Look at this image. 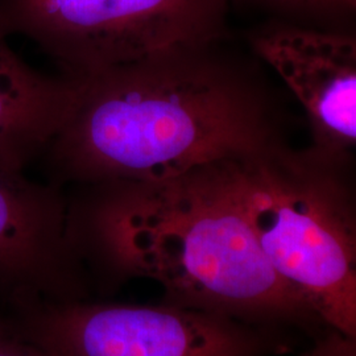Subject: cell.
Returning a JSON list of instances; mask_svg holds the SVG:
<instances>
[{"label": "cell", "instance_id": "1", "mask_svg": "<svg viewBox=\"0 0 356 356\" xmlns=\"http://www.w3.org/2000/svg\"><path fill=\"white\" fill-rule=\"evenodd\" d=\"M219 42L79 78L73 113L38 159L51 184L165 181L284 141L267 91Z\"/></svg>", "mask_w": 356, "mask_h": 356}, {"label": "cell", "instance_id": "2", "mask_svg": "<svg viewBox=\"0 0 356 356\" xmlns=\"http://www.w3.org/2000/svg\"><path fill=\"white\" fill-rule=\"evenodd\" d=\"M238 161L157 182L89 184L83 225L114 267L157 281L169 304L239 321L321 325L263 254L241 200Z\"/></svg>", "mask_w": 356, "mask_h": 356}, {"label": "cell", "instance_id": "3", "mask_svg": "<svg viewBox=\"0 0 356 356\" xmlns=\"http://www.w3.org/2000/svg\"><path fill=\"white\" fill-rule=\"evenodd\" d=\"M353 163L284 140L239 160L238 185L270 267L323 325L356 338Z\"/></svg>", "mask_w": 356, "mask_h": 356}, {"label": "cell", "instance_id": "4", "mask_svg": "<svg viewBox=\"0 0 356 356\" xmlns=\"http://www.w3.org/2000/svg\"><path fill=\"white\" fill-rule=\"evenodd\" d=\"M229 0H0V31L22 35L83 78L181 45L219 42Z\"/></svg>", "mask_w": 356, "mask_h": 356}, {"label": "cell", "instance_id": "5", "mask_svg": "<svg viewBox=\"0 0 356 356\" xmlns=\"http://www.w3.org/2000/svg\"><path fill=\"white\" fill-rule=\"evenodd\" d=\"M49 356H261L269 343L239 319L189 306L70 305L38 325Z\"/></svg>", "mask_w": 356, "mask_h": 356}, {"label": "cell", "instance_id": "6", "mask_svg": "<svg viewBox=\"0 0 356 356\" xmlns=\"http://www.w3.org/2000/svg\"><path fill=\"white\" fill-rule=\"evenodd\" d=\"M250 42L305 110L312 132L309 147L354 161L355 35L273 20L254 31Z\"/></svg>", "mask_w": 356, "mask_h": 356}, {"label": "cell", "instance_id": "7", "mask_svg": "<svg viewBox=\"0 0 356 356\" xmlns=\"http://www.w3.org/2000/svg\"><path fill=\"white\" fill-rule=\"evenodd\" d=\"M74 244L61 188L0 163V276L41 277L63 264Z\"/></svg>", "mask_w": 356, "mask_h": 356}, {"label": "cell", "instance_id": "8", "mask_svg": "<svg viewBox=\"0 0 356 356\" xmlns=\"http://www.w3.org/2000/svg\"><path fill=\"white\" fill-rule=\"evenodd\" d=\"M81 79L42 74L0 31V163L19 170L38 160L73 113Z\"/></svg>", "mask_w": 356, "mask_h": 356}, {"label": "cell", "instance_id": "9", "mask_svg": "<svg viewBox=\"0 0 356 356\" xmlns=\"http://www.w3.org/2000/svg\"><path fill=\"white\" fill-rule=\"evenodd\" d=\"M277 15L276 20L329 31L351 32L356 0H243Z\"/></svg>", "mask_w": 356, "mask_h": 356}, {"label": "cell", "instance_id": "10", "mask_svg": "<svg viewBox=\"0 0 356 356\" xmlns=\"http://www.w3.org/2000/svg\"><path fill=\"white\" fill-rule=\"evenodd\" d=\"M355 339L330 330L302 356H356Z\"/></svg>", "mask_w": 356, "mask_h": 356}, {"label": "cell", "instance_id": "11", "mask_svg": "<svg viewBox=\"0 0 356 356\" xmlns=\"http://www.w3.org/2000/svg\"><path fill=\"white\" fill-rule=\"evenodd\" d=\"M0 356H49L38 343H26L0 329Z\"/></svg>", "mask_w": 356, "mask_h": 356}]
</instances>
